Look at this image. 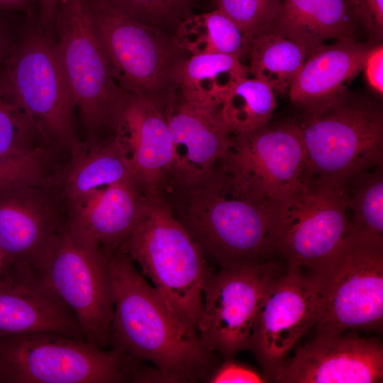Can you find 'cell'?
Instances as JSON below:
<instances>
[{
  "label": "cell",
  "mask_w": 383,
  "mask_h": 383,
  "mask_svg": "<svg viewBox=\"0 0 383 383\" xmlns=\"http://www.w3.org/2000/svg\"><path fill=\"white\" fill-rule=\"evenodd\" d=\"M163 195L206 257L220 268L263 264L276 253L277 203L218 162L202 179Z\"/></svg>",
  "instance_id": "6da1fadb"
},
{
  "label": "cell",
  "mask_w": 383,
  "mask_h": 383,
  "mask_svg": "<svg viewBox=\"0 0 383 383\" xmlns=\"http://www.w3.org/2000/svg\"><path fill=\"white\" fill-rule=\"evenodd\" d=\"M113 313L111 348L157 368L168 382L209 377L213 353L155 287L149 285L121 250L106 253Z\"/></svg>",
  "instance_id": "7a4b0ae2"
},
{
  "label": "cell",
  "mask_w": 383,
  "mask_h": 383,
  "mask_svg": "<svg viewBox=\"0 0 383 383\" xmlns=\"http://www.w3.org/2000/svg\"><path fill=\"white\" fill-rule=\"evenodd\" d=\"M120 250L140 265L172 309L197 331L204 287L212 272L204 252L162 194L147 196L140 221Z\"/></svg>",
  "instance_id": "3957f363"
},
{
  "label": "cell",
  "mask_w": 383,
  "mask_h": 383,
  "mask_svg": "<svg viewBox=\"0 0 383 383\" xmlns=\"http://www.w3.org/2000/svg\"><path fill=\"white\" fill-rule=\"evenodd\" d=\"M90 21L112 76L127 94L150 100L165 113L190 56L172 35L143 23L107 0H87Z\"/></svg>",
  "instance_id": "277c9868"
},
{
  "label": "cell",
  "mask_w": 383,
  "mask_h": 383,
  "mask_svg": "<svg viewBox=\"0 0 383 383\" xmlns=\"http://www.w3.org/2000/svg\"><path fill=\"white\" fill-rule=\"evenodd\" d=\"M306 152V176L341 185L351 175L383 164L379 100L348 90L304 111L297 121Z\"/></svg>",
  "instance_id": "5b68a950"
},
{
  "label": "cell",
  "mask_w": 383,
  "mask_h": 383,
  "mask_svg": "<svg viewBox=\"0 0 383 383\" xmlns=\"http://www.w3.org/2000/svg\"><path fill=\"white\" fill-rule=\"evenodd\" d=\"M308 275L318 296L316 334L382 329L383 238L350 231Z\"/></svg>",
  "instance_id": "8992f818"
},
{
  "label": "cell",
  "mask_w": 383,
  "mask_h": 383,
  "mask_svg": "<svg viewBox=\"0 0 383 383\" xmlns=\"http://www.w3.org/2000/svg\"><path fill=\"white\" fill-rule=\"evenodd\" d=\"M2 91L24 113L49 149L70 152L79 144L76 106L52 35L42 29L30 31L14 43Z\"/></svg>",
  "instance_id": "52a82bcc"
},
{
  "label": "cell",
  "mask_w": 383,
  "mask_h": 383,
  "mask_svg": "<svg viewBox=\"0 0 383 383\" xmlns=\"http://www.w3.org/2000/svg\"><path fill=\"white\" fill-rule=\"evenodd\" d=\"M135 362L116 349L56 333L0 338V383L126 382Z\"/></svg>",
  "instance_id": "ba28073f"
},
{
  "label": "cell",
  "mask_w": 383,
  "mask_h": 383,
  "mask_svg": "<svg viewBox=\"0 0 383 383\" xmlns=\"http://www.w3.org/2000/svg\"><path fill=\"white\" fill-rule=\"evenodd\" d=\"M55 30L61 66L89 140L104 131L113 135L128 94L112 76L87 0H62Z\"/></svg>",
  "instance_id": "9c48e42d"
},
{
  "label": "cell",
  "mask_w": 383,
  "mask_h": 383,
  "mask_svg": "<svg viewBox=\"0 0 383 383\" xmlns=\"http://www.w3.org/2000/svg\"><path fill=\"white\" fill-rule=\"evenodd\" d=\"M31 264L74 313L86 340L107 349L113 300L106 253L76 238L66 224Z\"/></svg>",
  "instance_id": "30bf717a"
},
{
  "label": "cell",
  "mask_w": 383,
  "mask_h": 383,
  "mask_svg": "<svg viewBox=\"0 0 383 383\" xmlns=\"http://www.w3.org/2000/svg\"><path fill=\"white\" fill-rule=\"evenodd\" d=\"M349 233L341 185L306 177L288 198L277 203L275 249L287 268L311 270Z\"/></svg>",
  "instance_id": "8fae6325"
},
{
  "label": "cell",
  "mask_w": 383,
  "mask_h": 383,
  "mask_svg": "<svg viewBox=\"0 0 383 383\" xmlns=\"http://www.w3.org/2000/svg\"><path fill=\"white\" fill-rule=\"evenodd\" d=\"M272 261L212 272L203 290L197 333L204 347L226 360L248 350L257 306L269 280L280 272Z\"/></svg>",
  "instance_id": "7c38bea8"
},
{
  "label": "cell",
  "mask_w": 383,
  "mask_h": 383,
  "mask_svg": "<svg viewBox=\"0 0 383 383\" xmlns=\"http://www.w3.org/2000/svg\"><path fill=\"white\" fill-rule=\"evenodd\" d=\"M218 163L246 181L267 199L288 198L306 176V152L295 121L268 123L256 130L232 135Z\"/></svg>",
  "instance_id": "4fadbf2b"
},
{
  "label": "cell",
  "mask_w": 383,
  "mask_h": 383,
  "mask_svg": "<svg viewBox=\"0 0 383 383\" xmlns=\"http://www.w3.org/2000/svg\"><path fill=\"white\" fill-rule=\"evenodd\" d=\"M318 296L311 277L287 268L272 277L260 297L248 350L272 379L289 352L315 323Z\"/></svg>",
  "instance_id": "5bb4252c"
},
{
  "label": "cell",
  "mask_w": 383,
  "mask_h": 383,
  "mask_svg": "<svg viewBox=\"0 0 383 383\" xmlns=\"http://www.w3.org/2000/svg\"><path fill=\"white\" fill-rule=\"evenodd\" d=\"M284 383H376L383 380V346L355 331L316 334L274 375Z\"/></svg>",
  "instance_id": "9a60e30c"
},
{
  "label": "cell",
  "mask_w": 383,
  "mask_h": 383,
  "mask_svg": "<svg viewBox=\"0 0 383 383\" xmlns=\"http://www.w3.org/2000/svg\"><path fill=\"white\" fill-rule=\"evenodd\" d=\"M40 332L86 340L74 313L31 263L9 264L0 275V338Z\"/></svg>",
  "instance_id": "2e32d148"
},
{
  "label": "cell",
  "mask_w": 383,
  "mask_h": 383,
  "mask_svg": "<svg viewBox=\"0 0 383 383\" xmlns=\"http://www.w3.org/2000/svg\"><path fill=\"white\" fill-rule=\"evenodd\" d=\"M66 224L65 208L50 186H0V248L8 265L32 263Z\"/></svg>",
  "instance_id": "e0dca14e"
},
{
  "label": "cell",
  "mask_w": 383,
  "mask_h": 383,
  "mask_svg": "<svg viewBox=\"0 0 383 383\" xmlns=\"http://www.w3.org/2000/svg\"><path fill=\"white\" fill-rule=\"evenodd\" d=\"M165 116L173 158L165 191L209 175L225 155L232 136L217 109L184 100L177 94Z\"/></svg>",
  "instance_id": "ac0fdd59"
},
{
  "label": "cell",
  "mask_w": 383,
  "mask_h": 383,
  "mask_svg": "<svg viewBox=\"0 0 383 383\" xmlns=\"http://www.w3.org/2000/svg\"><path fill=\"white\" fill-rule=\"evenodd\" d=\"M113 135L127 154L137 185L146 195L163 194L173 158L165 112L150 100L128 94Z\"/></svg>",
  "instance_id": "d6986e66"
},
{
  "label": "cell",
  "mask_w": 383,
  "mask_h": 383,
  "mask_svg": "<svg viewBox=\"0 0 383 383\" xmlns=\"http://www.w3.org/2000/svg\"><path fill=\"white\" fill-rule=\"evenodd\" d=\"M147 196L132 177L101 188L67 213V228L106 253L120 250L136 228Z\"/></svg>",
  "instance_id": "ffe728a7"
},
{
  "label": "cell",
  "mask_w": 383,
  "mask_h": 383,
  "mask_svg": "<svg viewBox=\"0 0 383 383\" xmlns=\"http://www.w3.org/2000/svg\"><path fill=\"white\" fill-rule=\"evenodd\" d=\"M377 45L341 38L313 49L292 82L289 99L303 111L324 105L347 90Z\"/></svg>",
  "instance_id": "44dd1931"
},
{
  "label": "cell",
  "mask_w": 383,
  "mask_h": 383,
  "mask_svg": "<svg viewBox=\"0 0 383 383\" xmlns=\"http://www.w3.org/2000/svg\"><path fill=\"white\" fill-rule=\"evenodd\" d=\"M70 153L68 162L55 171L50 184L67 213L95 191L132 177L127 154L113 135L80 142Z\"/></svg>",
  "instance_id": "7402d4cb"
},
{
  "label": "cell",
  "mask_w": 383,
  "mask_h": 383,
  "mask_svg": "<svg viewBox=\"0 0 383 383\" xmlns=\"http://www.w3.org/2000/svg\"><path fill=\"white\" fill-rule=\"evenodd\" d=\"M351 0H282L271 29L309 53L330 40L356 38Z\"/></svg>",
  "instance_id": "603a6c76"
},
{
  "label": "cell",
  "mask_w": 383,
  "mask_h": 383,
  "mask_svg": "<svg viewBox=\"0 0 383 383\" xmlns=\"http://www.w3.org/2000/svg\"><path fill=\"white\" fill-rule=\"evenodd\" d=\"M249 76L247 65L237 57L222 53L192 55L182 66L177 94L218 109L230 90Z\"/></svg>",
  "instance_id": "cb8c5ba5"
},
{
  "label": "cell",
  "mask_w": 383,
  "mask_h": 383,
  "mask_svg": "<svg viewBox=\"0 0 383 383\" xmlns=\"http://www.w3.org/2000/svg\"><path fill=\"white\" fill-rule=\"evenodd\" d=\"M176 44L190 56L222 53L241 60L249 50L241 29L221 10L192 13L177 26L172 35Z\"/></svg>",
  "instance_id": "d4e9b609"
},
{
  "label": "cell",
  "mask_w": 383,
  "mask_h": 383,
  "mask_svg": "<svg viewBox=\"0 0 383 383\" xmlns=\"http://www.w3.org/2000/svg\"><path fill=\"white\" fill-rule=\"evenodd\" d=\"M308 52L293 40L270 29L252 41L247 55L250 74L276 94H286Z\"/></svg>",
  "instance_id": "484cf974"
},
{
  "label": "cell",
  "mask_w": 383,
  "mask_h": 383,
  "mask_svg": "<svg viewBox=\"0 0 383 383\" xmlns=\"http://www.w3.org/2000/svg\"><path fill=\"white\" fill-rule=\"evenodd\" d=\"M341 187L350 231L383 238V164L355 173Z\"/></svg>",
  "instance_id": "4316f807"
},
{
  "label": "cell",
  "mask_w": 383,
  "mask_h": 383,
  "mask_svg": "<svg viewBox=\"0 0 383 383\" xmlns=\"http://www.w3.org/2000/svg\"><path fill=\"white\" fill-rule=\"evenodd\" d=\"M276 107L272 89L262 81L248 77L230 90L218 110L231 133L235 135L267 125Z\"/></svg>",
  "instance_id": "83f0119b"
},
{
  "label": "cell",
  "mask_w": 383,
  "mask_h": 383,
  "mask_svg": "<svg viewBox=\"0 0 383 383\" xmlns=\"http://www.w3.org/2000/svg\"><path fill=\"white\" fill-rule=\"evenodd\" d=\"M52 152L24 113L4 95L0 96V155Z\"/></svg>",
  "instance_id": "f1b7e54d"
},
{
  "label": "cell",
  "mask_w": 383,
  "mask_h": 383,
  "mask_svg": "<svg viewBox=\"0 0 383 383\" xmlns=\"http://www.w3.org/2000/svg\"><path fill=\"white\" fill-rule=\"evenodd\" d=\"M133 18L173 35L197 0H107Z\"/></svg>",
  "instance_id": "f546056e"
},
{
  "label": "cell",
  "mask_w": 383,
  "mask_h": 383,
  "mask_svg": "<svg viewBox=\"0 0 383 383\" xmlns=\"http://www.w3.org/2000/svg\"><path fill=\"white\" fill-rule=\"evenodd\" d=\"M218 9L233 20L245 35L248 45L271 29L282 0H216Z\"/></svg>",
  "instance_id": "4dcf8cb0"
},
{
  "label": "cell",
  "mask_w": 383,
  "mask_h": 383,
  "mask_svg": "<svg viewBox=\"0 0 383 383\" xmlns=\"http://www.w3.org/2000/svg\"><path fill=\"white\" fill-rule=\"evenodd\" d=\"M52 153L0 155V186L16 184L49 185L54 170Z\"/></svg>",
  "instance_id": "1f68e13d"
},
{
  "label": "cell",
  "mask_w": 383,
  "mask_h": 383,
  "mask_svg": "<svg viewBox=\"0 0 383 383\" xmlns=\"http://www.w3.org/2000/svg\"><path fill=\"white\" fill-rule=\"evenodd\" d=\"M359 28L368 35L369 43L381 44L383 35V0H351Z\"/></svg>",
  "instance_id": "d6a6232c"
},
{
  "label": "cell",
  "mask_w": 383,
  "mask_h": 383,
  "mask_svg": "<svg viewBox=\"0 0 383 383\" xmlns=\"http://www.w3.org/2000/svg\"><path fill=\"white\" fill-rule=\"evenodd\" d=\"M211 383H262L268 382L264 374L254 369L235 362L233 359L226 362L208 378Z\"/></svg>",
  "instance_id": "836d02e7"
},
{
  "label": "cell",
  "mask_w": 383,
  "mask_h": 383,
  "mask_svg": "<svg viewBox=\"0 0 383 383\" xmlns=\"http://www.w3.org/2000/svg\"><path fill=\"white\" fill-rule=\"evenodd\" d=\"M369 86L379 95L383 93V47L375 45L368 55L363 68Z\"/></svg>",
  "instance_id": "e575fe53"
},
{
  "label": "cell",
  "mask_w": 383,
  "mask_h": 383,
  "mask_svg": "<svg viewBox=\"0 0 383 383\" xmlns=\"http://www.w3.org/2000/svg\"><path fill=\"white\" fill-rule=\"evenodd\" d=\"M40 9V27L45 32L52 35L57 14L62 0H38Z\"/></svg>",
  "instance_id": "d590c367"
},
{
  "label": "cell",
  "mask_w": 383,
  "mask_h": 383,
  "mask_svg": "<svg viewBox=\"0 0 383 383\" xmlns=\"http://www.w3.org/2000/svg\"><path fill=\"white\" fill-rule=\"evenodd\" d=\"M15 42L13 41L9 32L0 21V96L3 95L2 85L6 65Z\"/></svg>",
  "instance_id": "8d00e7d4"
},
{
  "label": "cell",
  "mask_w": 383,
  "mask_h": 383,
  "mask_svg": "<svg viewBox=\"0 0 383 383\" xmlns=\"http://www.w3.org/2000/svg\"><path fill=\"white\" fill-rule=\"evenodd\" d=\"M30 0H0V10H21L28 5Z\"/></svg>",
  "instance_id": "74e56055"
},
{
  "label": "cell",
  "mask_w": 383,
  "mask_h": 383,
  "mask_svg": "<svg viewBox=\"0 0 383 383\" xmlns=\"http://www.w3.org/2000/svg\"><path fill=\"white\" fill-rule=\"evenodd\" d=\"M7 265H8V264H7V262L6 260L5 256H4L1 249L0 248V275L5 270Z\"/></svg>",
  "instance_id": "f35d334b"
}]
</instances>
